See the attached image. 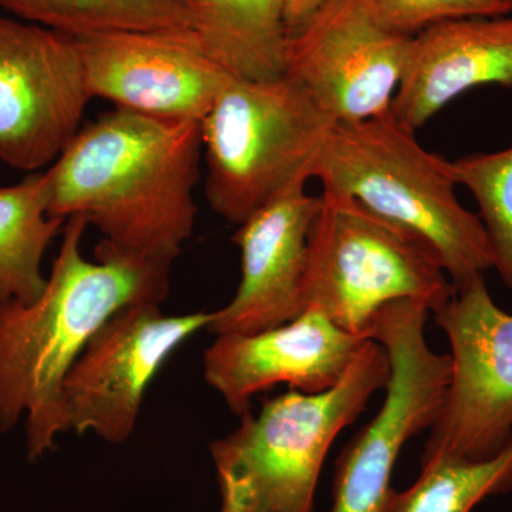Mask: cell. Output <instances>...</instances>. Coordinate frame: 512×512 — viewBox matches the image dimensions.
<instances>
[{
  "mask_svg": "<svg viewBox=\"0 0 512 512\" xmlns=\"http://www.w3.org/2000/svg\"><path fill=\"white\" fill-rule=\"evenodd\" d=\"M87 222L72 217L47 276L29 305L0 303V433L25 417L29 461L55 450L69 431L63 384L97 329L130 303L161 305L170 295L171 265L100 241L96 261L84 258Z\"/></svg>",
  "mask_w": 512,
  "mask_h": 512,
  "instance_id": "obj_1",
  "label": "cell"
},
{
  "mask_svg": "<svg viewBox=\"0 0 512 512\" xmlns=\"http://www.w3.org/2000/svg\"><path fill=\"white\" fill-rule=\"evenodd\" d=\"M201 154V121L114 107L49 168V215L83 218L110 247L173 264L194 234Z\"/></svg>",
  "mask_w": 512,
  "mask_h": 512,
  "instance_id": "obj_2",
  "label": "cell"
},
{
  "mask_svg": "<svg viewBox=\"0 0 512 512\" xmlns=\"http://www.w3.org/2000/svg\"><path fill=\"white\" fill-rule=\"evenodd\" d=\"M309 173L323 190L349 195L426 239L454 289L493 268L483 222L458 200L451 161L421 146L392 111L336 123Z\"/></svg>",
  "mask_w": 512,
  "mask_h": 512,
  "instance_id": "obj_3",
  "label": "cell"
},
{
  "mask_svg": "<svg viewBox=\"0 0 512 512\" xmlns=\"http://www.w3.org/2000/svg\"><path fill=\"white\" fill-rule=\"evenodd\" d=\"M389 377L386 350L367 339L332 389H291L265 402L258 416H241L238 429L211 444L220 512H312L329 448Z\"/></svg>",
  "mask_w": 512,
  "mask_h": 512,
  "instance_id": "obj_4",
  "label": "cell"
},
{
  "mask_svg": "<svg viewBox=\"0 0 512 512\" xmlns=\"http://www.w3.org/2000/svg\"><path fill=\"white\" fill-rule=\"evenodd\" d=\"M454 286L426 239L349 195L323 190L308 239L306 311L367 338L380 309L396 301L436 313ZM369 339V338H367Z\"/></svg>",
  "mask_w": 512,
  "mask_h": 512,
  "instance_id": "obj_5",
  "label": "cell"
},
{
  "mask_svg": "<svg viewBox=\"0 0 512 512\" xmlns=\"http://www.w3.org/2000/svg\"><path fill=\"white\" fill-rule=\"evenodd\" d=\"M335 124L288 74L231 77L201 120L212 210L241 225L296 178H311L313 160Z\"/></svg>",
  "mask_w": 512,
  "mask_h": 512,
  "instance_id": "obj_6",
  "label": "cell"
},
{
  "mask_svg": "<svg viewBox=\"0 0 512 512\" xmlns=\"http://www.w3.org/2000/svg\"><path fill=\"white\" fill-rule=\"evenodd\" d=\"M429 308L416 301L384 306L367 338L389 356L390 377L382 407L336 461L330 512H393L396 461L407 441L439 419L450 383L451 357L430 349Z\"/></svg>",
  "mask_w": 512,
  "mask_h": 512,
  "instance_id": "obj_7",
  "label": "cell"
},
{
  "mask_svg": "<svg viewBox=\"0 0 512 512\" xmlns=\"http://www.w3.org/2000/svg\"><path fill=\"white\" fill-rule=\"evenodd\" d=\"M434 315L450 343L451 376L423 457H495L512 443V315L484 275L454 289Z\"/></svg>",
  "mask_w": 512,
  "mask_h": 512,
  "instance_id": "obj_8",
  "label": "cell"
},
{
  "mask_svg": "<svg viewBox=\"0 0 512 512\" xmlns=\"http://www.w3.org/2000/svg\"><path fill=\"white\" fill-rule=\"evenodd\" d=\"M156 303H130L97 329L63 384L69 431L111 444L133 436L158 370L185 340L208 329L212 312L165 315Z\"/></svg>",
  "mask_w": 512,
  "mask_h": 512,
  "instance_id": "obj_9",
  "label": "cell"
},
{
  "mask_svg": "<svg viewBox=\"0 0 512 512\" xmlns=\"http://www.w3.org/2000/svg\"><path fill=\"white\" fill-rule=\"evenodd\" d=\"M92 99L74 37L0 16V161L30 173L55 163Z\"/></svg>",
  "mask_w": 512,
  "mask_h": 512,
  "instance_id": "obj_10",
  "label": "cell"
},
{
  "mask_svg": "<svg viewBox=\"0 0 512 512\" xmlns=\"http://www.w3.org/2000/svg\"><path fill=\"white\" fill-rule=\"evenodd\" d=\"M412 37L394 35L359 0H329L289 36L285 74L302 84L336 123L390 111Z\"/></svg>",
  "mask_w": 512,
  "mask_h": 512,
  "instance_id": "obj_11",
  "label": "cell"
},
{
  "mask_svg": "<svg viewBox=\"0 0 512 512\" xmlns=\"http://www.w3.org/2000/svg\"><path fill=\"white\" fill-rule=\"evenodd\" d=\"M74 39L93 99L154 119L201 121L231 79L190 28Z\"/></svg>",
  "mask_w": 512,
  "mask_h": 512,
  "instance_id": "obj_12",
  "label": "cell"
},
{
  "mask_svg": "<svg viewBox=\"0 0 512 512\" xmlns=\"http://www.w3.org/2000/svg\"><path fill=\"white\" fill-rule=\"evenodd\" d=\"M366 340L308 309L278 328L217 336L204 352V377L241 417L256 394L276 384L308 394L332 389Z\"/></svg>",
  "mask_w": 512,
  "mask_h": 512,
  "instance_id": "obj_13",
  "label": "cell"
},
{
  "mask_svg": "<svg viewBox=\"0 0 512 512\" xmlns=\"http://www.w3.org/2000/svg\"><path fill=\"white\" fill-rule=\"evenodd\" d=\"M311 178H296L274 200L238 225L241 282L234 298L212 312L215 336L278 328L306 311L308 239L320 197L306 194Z\"/></svg>",
  "mask_w": 512,
  "mask_h": 512,
  "instance_id": "obj_14",
  "label": "cell"
},
{
  "mask_svg": "<svg viewBox=\"0 0 512 512\" xmlns=\"http://www.w3.org/2000/svg\"><path fill=\"white\" fill-rule=\"evenodd\" d=\"M483 84L512 87V18L446 20L413 36L390 111L416 131Z\"/></svg>",
  "mask_w": 512,
  "mask_h": 512,
  "instance_id": "obj_15",
  "label": "cell"
},
{
  "mask_svg": "<svg viewBox=\"0 0 512 512\" xmlns=\"http://www.w3.org/2000/svg\"><path fill=\"white\" fill-rule=\"evenodd\" d=\"M190 29L234 79L284 76L291 32L285 0H191Z\"/></svg>",
  "mask_w": 512,
  "mask_h": 512,
  "instance_id": "obj_16",
  "label": "cell"
},
{
  "mask_svg": "<svg viewBox=\"0 0 512 512\" xmlns=\"http://www.w3.org/2000/svg\"><path fill=\"white\" fill-rule=\"evenodd\" d=\"M50 198L49 170L0 187V303L29 305L45 291L43 256L66 225L63 218L50 217Z\"/></svg>",
  "mask_w": 512,
  "mask_h": 512,
  "instance_id": "obj_17",
  "label": "cell"
},
{
  "mask_svg": "<svg viewBox=\"0 0 512 512\" xmlns=\"http://www.w3.org/2000/svg\"><path fill=\"white\" fill-rule=\"evenodd\" d=\"M25 22L72 37L190 28L191 0H0Z\"/></svg>",
  "mask_w": 512,
  "mask_h": 512,
  "instance_id": "obj_18",
  "label": "cell"
},
{
  "mask_svg": "<svg viewBox=\"0 0 512 512\" xmlns=\"http://www.w3.org/2000/svg\"><path fill=\"white\" fill-rule=\"evenodd\" d=\"M512 491V443L485 460L421 458L420 476L399 493L393 512H473L481 501Z\"/></svg>",
  "mask_w": 512,
  "mask_h": 512,
  "instance_id": "obj_19",
  "label": "cell"
},
{
  "mask_svg": "<svg viewBox=\"0 0 512 512\" xmlns=\"http://www.w3.org/2000/svg\"><path fill=\"white\" fill-rule=\"evenodd\" d=\"M458 185L470 190L480 210L493 268L512 289V147L451 161Z\"/></svg>",
  "mask_w": 512,
  "mask_h": 512,
  "instance_id": "obj_20",
  "label": "cell"
},
{
  "mask_svg": "<svg viewBox=\"0 0 512 512\" xmlns=\"http://www.w3.org/2000/svg\"><path fill=\"white\" fill-rule=\"evenodd\" d=\"M377 25L413 37L446 20L494 18L512 10L507 0H359Z\"/></svg>",
  "mask_w": 512,
  "mask_h": 512,
  "instance_id": "obj_21",
  "label": "cell"
},
{
  "mask_svg": "<svg viewBox=\"0 0 512 512\" xmlns=\"http://www.w3.org/2000/svg\"><path fill=\"white\" fill-rule=\"evenodd\" d=\"M326 2L329 0H285V15L289 32L292 33L293 30L299 28L312 13H315Z\"/></svg>",
  "mask_w": 512,
  "mask_h": 512,
  "instance_id": "obj_22",
  "label": "cell"
},
{
  "mask_svg": "<svg viewBox=\"0 0 512 512\" xmlns=\"http://www.w3.org/2000/svg\"><path fill=\"white\" fill-rule=\"evenodd\" d=\"M507 2H510V3H512V0H507Z\"/></svg>",
  "mask_w": 512,
  "mask_h": 512,
  "instance_id": "obj_23",
  "label": "cell"
}]
</instances>
